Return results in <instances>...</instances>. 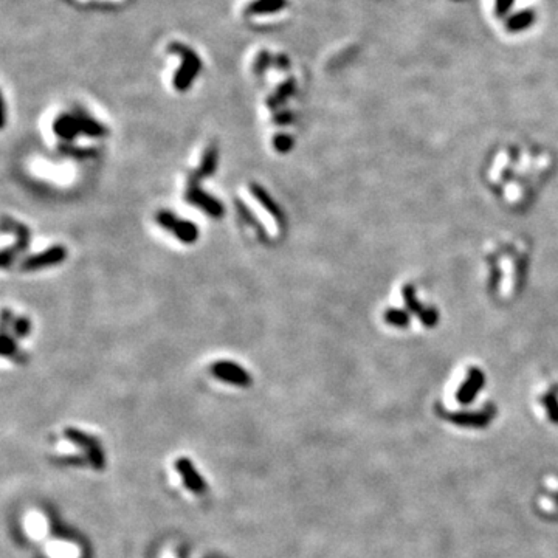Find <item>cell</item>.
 I'll use <instances>...</instances> for the list:
<instances>
[{
    "mask_svg": "<svg viewBox=\"0 0 558 558\" xmlns=\"http://www.w3.org/2000/svg\"><path fill=\"white\" fill-rule=\"evenodd\" d=\"M287 6V0H253L248 3L245 12L250 16H260V14H275V12L284 10Z\"/></svg>",
    "mask_w": 558,
    "mask_h": 558,
    "instance_id": "16",
    "label": "cell"
},
{
    "mask_svg": "<svg viewBox=\"0 0 558 558\" xmlns=\"http://www.w3.org/2000/svg\"><path fill=\"white\" fill-rule=\"evenodd\" d=\"M176 470L180 475V477L183 479V484L186 488H189L192 493H203L205 488H207V484L202 475L196 470L194 464L191 462V459L188 457H178L176 461Z\"/></svg>",
    "mask_w": 558,
    "mask_h": 558,
    "instance_id": "13",
    "label": "cell"
},
{
    "mask_svg": "<svg viewBox=\"0 0 558 558\" xmlns=\"http://www.w3.org/2000/svg\"><path fill=\"white\" fill-rule=\"evenodd\" d=\"M236 207H238L239 214H240L242 219H244L247 223H250V225H251L254 229H256V233L259 234V239H262V240L269 239V238H267L265 228H264L262 225H260L256 217H254V214L250 211V208H247V205H245L244 202L236 200Z\"/></svg>",
    "mask_w": 558,
    "mask_h": 558,
    "instance_id": "20",
    "label": "cell"
},
{
    "mask_svg": "<svg viewBox=\"0 0 558 558\" xmlns=\"http://www.w3.org/2000/svg\"><path fill=\"white\" fill-rule=\"evenodd\" d=\"M17 343L14 337H11L8 332H3L2 337V355L3 357H16L17 355Z\"/></svg>",
    "mask_w": 558,
    "mask_h": 558,
    "instance_id": "23",
    "label": "cell"
},
{
    "mask_svg": "<svg viewBox=\"0 0 558 558\" xmlns=\"http://www.w3.org/2000/svg\"><path fill=\"white\" fill-rule=\"evenodd\" d=\"M198 183H200V178H198L197 174L192 171L188 176V186H186L185 200L194 205V207L202 208L205 213L211 217H222L223 213H225L223 205L213 196H209L208 192H205L200 186H198Z\"/></svg>",
    "mask_w": 558,
    "mask_h": 558,
    "instance_id": "8",
    "label": "cell"
},
{
    "mask_svg": "<svg viewBox=\"0 0 558 558\" xmlns=\"http://www.w3.org/2000/svg\"><path fill=\"white\" fill-rule=\"evenodd\" d=\"M440 307L424 284L400 279L380 307V322L388 333L424 335L440 324Z\"/></svg>",
    "mask_w": 558,
    "mask_h": 558,
    "instance_id": "4",
    "label": "cell"
},
{
    "mask_svg": "<svg viewBox=\"0 0 558 558\" xmlns=\"http://www.w3.org/2000/svg\"><path fill=\"white\" fill-rule=\"evenodd\" d=\"M217 160H219V151H217V146L209 145L207 147V151H205V154H203L200 166H198L194 171L197 174V177L202 180L205 177L213 176L216 167H217Z\"/></svg>",
    "mask_w": 558,
    "mask_h": 558,
    "instance_id": "18",
    "label": "cell"
},
{
    "mask_svg": "<svg viewBox=\"0 0 558 558\" xmlns=\"http://www.w3.org/2000/svg\"><path fill=\"white\" fill-rule=\"evenodd\" d=\"M167 52L176 53L182 58V65L178 67L176 76H174V87L178 92H186L191 87L192 81L196 79L197 73L202 70V61L194 50L180 42L169 43Z\"/></svg>",
    "mask_w": 558,
    "mask_h": 558,
    "instance_id": "7",
    "label": "cell"
},
{
    "mask_svg": "<svg viewBox=\"0 0 558 558\" xmlns=\"http://www.w3.org/2000/svg\"><path fill=\"white\" fill-rule=\"evenodd\" d=\"M293 92H295V81L287 79L285 83L279 85L278 90L269 98V107L271 109L279 107V105H281Z\"/></svg>",
    "mask_w": 558,
    "mask_h": 558,
    "instance_id": "19",
    "label": "cell"
},
{
    "mask_svg": "<svg viewBox=\"0 0 558 558\" xmlns=\"http://www.w3.org/2000/svg\"><path fill=\"white\" fill-rule=\"evenodd\" d=\"M273 146H275L278 152L287 154L291 151V147H293V138L287 134H278L275 138H273Z\"/></svg>",
    "mask_w": 558,
    "mask_h": 558,
    "instance_id": "22",
    "label": "cell"
},
{
    "mask_svg": "<svg viewBox=\"0 0 558 558\" xmlns=\"http://www.w3.org/2000/svg\"><path fill=\"white\" fill-rule=\"evenodd\" d=\"M54 134L64 140H73L81 134L79 124L74 114H62L53 123Z\"/></svg>",
    "mask_w": 558,
    "mask_h": 558,
    "instance_id": "15",
    "label": "cell"
},
{
    "mask_svg": "<svg viewBox=\"0 0 558 558\" xmlns=\"http://www.w3.org/2000/svg\"><path fill=\"white\" fill-rule=\"evenodd\" d=\"M74 115H76L81 134L93 136V138H98V136H104L107 134V129H105L101 123L93 120L90 115H87L84 110H78Z\"/></svg>",
    "mask_w": 558,
    "mask_h": 558,
    "instance_id": "17",
    "label": "cell"
},
{
    "mask_svg": "<svg viewBox=\"0 0 558 558\" xmlns=\"http://www.w3.org/2000/svg\"><path fill=\"white\" fill-rule=\"evenodd\" d=\"M67 258V250L64 245H54L52 248H47L45 251L33 254V256L27 258L22 262L21 269L23 271H34L41 269H47V267H53L61 264L62 260Z\"/></svg>",
    "mask_w": 558,
    "mask_h": 558,
    "instance_id": "12",
    "label": "cell"
},
{
    "mask_svg": "<svg viewBox=\"0 0 558 558\" xmlns=\"http://www.w3.org/2000/svg\"><path fill=\"white\" fill-rule=\"evenodd\" d=\"M275 120H276L278 124H281V126H284V124L291 123V120H293V116H291L290 112H281V114L276 115Z\"/></svg>",
    "mask_w": 558,
    "mask_h": 558,
    "instance_id": "26",
    "label": "cell"
},
{
    "mask_svg": "<svg viewBox=\"0 0 558 558\" xmlns=\"http://www.w3.org/2000/svg\"><path fill=\"white\" fill-rule=\"evenodd\" d=\"M530 406L538 420L558 426V375L544 377L532 388Z\"/></svg>",
    "mask_w": 558,
    "mask_h": 558,
    "instance_id": "5",
    "label": "cell"
},
{
    "mask_svg": "<svg viewBox=\"0 0 558 558\" xmlns=\"http://www.w3.org/2000/svg\"><path fill=\"white\" fill-rule=\"evenodd\" d=\"M532 506L543 519H558V473L548 471L537 484L532 496Z\"/></svg>",
    "mask_w": 558,
    "mask_h": 558,
    "instance_id": "6",
    "label": "cell"
},
{
    "mask_svg": "<svg viewBox=\"0 0 558 558\" xmlns=\"http://www.w3.org/2000/svg\"><path fill=\"white\" fill-rule=\"evenodd\" d=\"M533 248L521 234L501 233L490 238L481 250V278L487 296L507 306L519 296L529 281Z\"/></svg>",
    "mask_w": 558,
    "mask_h": 558,
    "instance_id": "2",
    "label": "cell"
},
{
    "mask_svg": "<svg viewBox=\"0 0 558 558\" xmlns=\"http://www.w3.org/2000/svg\"><path fill=\"white\" fill-rule=\"evenodd\" d=\"M250 191H251V194L254 196V198H256V200H258L260 205H262L267 213L275 217L276 222H278V225L282 228V227L285 225V216L282 214L281 207H279V205H278L275 200H273L269 192H267V191L262 188V186L258 185V183H251V185H250Z\"/></svg>",
    "mask_w": 558,
    "mask_h": 558,
    "instance_id": "14",
    "label": "cell"
},
{
    "mask_svg": "<svg viewBox=\"0 0 558 558\" xmlns=\"http://www.w3.org/2000/svg\"><path fill=\"white\" fill-rule=\"evenodd\" d=\"M273 64L279 68H282V70H287V68L290 67L289 58L285 54H276L275 58H273Z\"/></svg>",
    "mask_w": 558,
    "mask_h": 558,
    "instance_id": "25",
    "label": "cell"
},
{
    "mask_svg": "<svg viewBox=\"0 0 558 558\" xmlns=\"http://www.w3.org/2000/svg\"><path fill=\"white\" fill-rule=\"evenodd\" d=\"M12 332H14L16 337H28L31 332V321L28 316H19V318H16L14 322H12Z\"/></svg>",
    "mask_w": 558,
    "mask_h": 558,
    "instance_id": "21",
    "label": "cell"
},
{
    "mask_svg": "<svg viewBox=\"0 0 558 558\" xmlns=\"http://www.w3.org/2000/svg\"><path fill=\"white\" fill-rule=\"evenodd\" d=\"M557 171L555 155L533 143H501L487 154L481 182L506 213L529 211Z\"/></svg>",
    "mask_w": 558,
    "mask_h": 558,
    "instance_id": "1",
    "label": "cell"
},
{
    "mask_svg": "<svg viewBox=\"0 0 558 558\" xmlns=\"http://www.w3.org/2000/svg\"><path fill=\"white\" fill-rule=\"evenodd\" d=\"M487 384L488 375L482 364L471 360L457 364L436 403L437 415L457 430H486L498 413L495 402L487 397Z\"/></svg>",
    "mask_w": 558,
    "mask_h": 558,
    "instance_id": "3",
    "label": "cell"
},
{
    "mask_svg": "<svg viewBox=\"0 0 558 558\" xmlns=\"http://www.w3.org/2000/svg\"><path fill=\"white\" fill-rule=\"evenodd\" d=\"M270 64H273V58H271L269 52H265V50H262V52H260V53L258 54L256 62H254V72H256L258 74H259V73H264L265 68L269 67Z\"/></svg>",
    "mask_w": 558,
    "mask_h": 558,
    "instance_id": "24",
    "label": "cell"
},
{
    "mask_svg": "<svg viewBox=\"0 0 558 558\" xmlns=\"http://www.w3.org/2000/svg\"><path fill=\"white\" fill-rule=\"evenodd\" d=\"M64 436L70 440L72 444L78 445L79 448L85 453L87 461L90 462L93 468H96V470L104 468V465H105L104 451L101 448V444H99L95 437L84 431L78 430V428H65Z\"/></svg>",
    "mask_w": 558,
    "mask_h": 558,
    "instance_id": "9",
    "label": "cell"
},
{
    "mask_svg": "<svg viewBox=\"0 0 558 558\" xmlns=\"http://www.w3.org/2000/svg\"><path fill=\"white\" fill-rule=\"evenodd\" d=\"M157 222L160 227H163L166 231L172 233L183 244H194L198 239V228L194 223L191 220L180 219L176 214L169 213V211H160L157 214Z\"/></svg>",
    "mask_w": 558,
    "mask_h": 558,
    "instance_id": "10",
    "label": "cell"
},
{
    "mask_svg": "<svg viewBox=\"0 0 558 558\" xmlns=\"http://www.w3.org/2000/svg\"><path fill=\"white\" fill-rule=\"evenodd\" d=\"M211 374H213L217 380L233 384V386L239 388H248L253 383L251 375L242 368L240 364L227 362V360H220V362H216L211 364Z\"/></svg>",
    "mask_w": 558,
    "mask_h": 558,
    "instance_id": "11",
    "label": "cell"
}]
</instances>
